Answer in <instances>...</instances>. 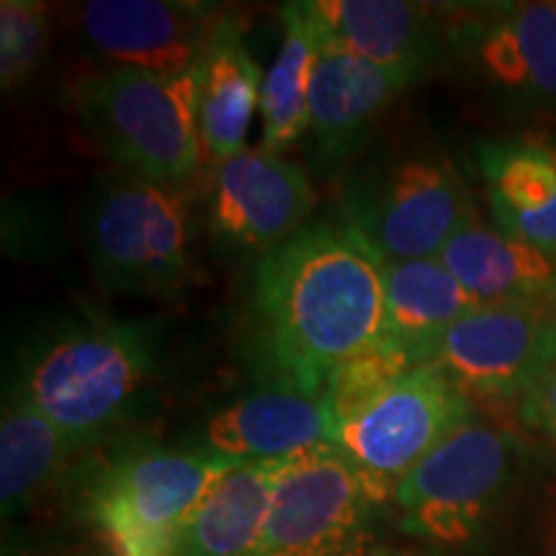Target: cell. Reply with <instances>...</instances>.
Returning <instances> with one entry per match:
<instances>
[{"label": "cell", "instance_id": "obj_1", "mask_svg": "<svg viewBox=\"0 0 556 556\" xmlns=\"http://www.w3.org/2000/svg\"><path fill=\"white\" fill-rule=\"evenodd\" d=\"M255 345L276 389L323 400L338 366L384 336V276L345 222H309L253 270Z\"/></svg>", "mask_w": 556, "mask_h": 556}, {"label": "cell", "instance_id": "obj_2", "mask_svg": "<svg viewBox=\"0 0 556 556\" xmlns=\"http://www.w3.org/2000/svg\"><path fill=\"white\" fill-rule=\"evenodd\" d=\"M155 361L148 325L88 312L39 338L11 387L83 448L135 409Z\"/></svg>", "mask_w": 556, "mask_h": 556}, {"label": "cell", "instance_id": "obj_3", "mask_svg": "<svg viewBox=\"0 0 556 556\" xmlns=\"http://www.w3.org/2000/svg\"><path fill=\"white\" fill-rule=\"evenodd\" d=\"M83 250L109 294L178 296L204 281L186 189L111 170L83 206Z\"/></svg>", "mask_w": 556, "mask_h": 556}, {"label": "cell", "instance_id": "obj_4", "mask_svg": "<svg viewBox=\"0 0 556 556\" xmlns=\"http://www.w3.org/2000/svg\"><path fill=\"white\" fill-rule=\"evenodd\" d=\"M201 62L180 75L103 65L75 83L80 127L116 170L176 189L199 176Z\"/></svg>", "mask_w": 556, "mask_h": 556}, {"label": "cell", "instance_id": "obj_5", "mask_svg": "<svg viewBox=\"0 0 556 556\" xmlns=\"http://www.w3.org/2000/svg\"><path fill=\"white\" fill-rule=\"evenodd\" d=\"M523 446L482 417L458 428L394 490L402 533L435 548H464L495 518L516 482Z\"/></svg>", "mask_w": 556, "mask_h": 556}, {"label": "cell", "instance_id": "obj_6", "mask_svg": "<svg viewBox=\"0 0 556 556\" xmlns=\"http://www.w3.org/2000/svg\"><path fill=\"white\" fill-rule=\"evenodd\" d=\"M343 214L379 263H392L438 258L477 208L446 155L415 150L348 176Z\"/></svg>", "mask_w": 556, "mask_h": 556}, {"label": "cell", "instance_id": "obj_7", "mask_svg": "<svg viewBox=\"0 0 556 556\" xmlns=\"http://www.w3.org/2000/svg\"><path fill=\"white\" fill-rule=\"evenodd\" d=\"M235 464L204 446L129 454L90 490L88 516L111 556H178L193 510Z\"/></svg>", "mask_w": 556, "mask_h": 556}, {"label": "cell", "instance_id": "obj_8", "mask_svg": "<svg viewBox=\"0 0 556 556\" xmlns=\"http://www.w3.org/2000/svg\"><path fill=\"white\" fill-rule=\"evenodd\" d=\"M477 405L435 364L407 371L387 394L332 430L374 505H392L394 490L422 458L477 420Z\"/></svg>", "mask_w": 556, "mask_h": 556}, {"label": "cell", "instance_id": "obj_9", "mask_svg": "<svg viewBox=\"0 0 556 556\" xmlns=\"http://www.w3.org/2000/svg\"><path fill=\"white\" fill-rule=\"evenodd\" d=\"M433 364L471 402H520L556 366V307L479 304L435 348Z\"/></svg>", "mask_w": 556, "mask_h": 556}, {"label": "cell", "instance_id": "obj_10", "mask_svg": "<svg viewBox=\"0 0 556 556\" xmlns=\"http://www.w3.org/2000/svg\"><path fill=\"white\" fill-rule=\"evenodd\" d=\"M374 507L353 464L325 443L296 456L253 556H366Z\"/></svg>", "mask_w": 556, "mask_h": 556}, {"label": "cell", "instance_id": "obj_11", "mask_svg": "<svg viewBox=\"0 0 556 556\" xmlns=\"http://www.w3.org/2000/svg\"><path fill=\"white\" fill-rule=\"evenodd\" d=\"M317 193L294 160L258 148L212 165L208 225L235 250L266 255L312 222Z\"/></svg>", "mask_w": 556, "mask_h": 556}, {"label": "cell", "instance_id": "obj_12", "mask_svg": "<svg viewBox=\"0 0 556 556\" xmlns=\"http://www.w3.org/2000/svg\"><path fill=\"white\" fill-rule=\"evenodd\" d=\"M317 26L319 45L309 90L307 152L319 178L340 184L356 168L381 116L402 90L384 70L348 50L319 21Z\"/></svg>", "mask_w": 556, "mask_h": 556}, {"label": "cell", "instance_id": "obj_13", "mask_svg": "<svg viewBox=\"0 0 556 556\" xmlns=\"http://www.w3.org/2000/svg\"><path fill=\"white\" fill-rule=\"evenodd\" d=\"M222 18L217 5L184 0H88L75 9L83 45L96 58L165 75L197 67Z\"/></svg>", "mask_w": 556, "mask_h": 556}, {"label": "cell", "instance_id": "obj_14", "mask_svg": "<svg viewBox=\"0 0 556 556\" xmlns=\"http://www.w3.org/2000/svg\"><path fill=\"white\" fill-rule=\"evenodd\" d=\"M471 73L520 111L556 114V3H513L458 29Z\"/></svg>", "mask_w": 556, "mask_h": 556}, {"label": "cell", "instance_id": "obj_15", "mask_svg": "<svg viewBox=\"0 0 556 556\" xmlns=\"http://www.w3.org/2000/svg\"><path fill=\"white\" fill-rule=\"evenodd\" d=\"M309 11L348 50L407 90L435 67L443 26L435 11L407 0H307Z\"/></svg>", "mask_w": 556, "mask_h": 556}, {"label": "cell", "instance_id": "obj_16", "mask_svg": "<svg viewBox=\"0 0 556 556\" xmlns=\"http://www.w3.org/2000/svg\"><path fill=\"white\" fill-rule=\"evenodd\" d=\"M492 225L556 258V144L486 139L477 144Z\"/></svg>", "mask_w": 556, "mask_h": 556}, {"label": "cell", "instance_id": "obj_17", "mask_svg": "<svg viewBox=\"0 0 556 556\" xmlns=\"http://www.w3.org/2000/svg\"><path fill=\"white\" fill-rule=\"evenodd\" d=\"M325 443H332L328 407L289 389L240 397L204 428V448L240 464L294 458Z\"/></svg>", "mask_w": 556, "mask_h": 556}, {"label": "cell", "instance_id": "obj_18", "mask_svg": "<svg viewBox=\"0 0 556 556\" xmlns=\"http://www.w3.org/2000/svg\"><path fill=\"white\" fill-rule=\"evenodd\" d=\"M438 261L479 304L552 302L556 294V258L544 250L484 225L475 214Z\"/></svg>", "mask_w": 556, "mask_h": 556}, {"label": "cell", "instance_id": "obj_19", "mask_svg": "<svg viewBox=\"0 0 556 556\" xmlns=\"http://www.w3.org/2000/svg\"><path fill=\"white\" fill-rule=\"evenodd\" d=\"M384 276V336L415 366L433 364L441 338L479 307L438 258L381 263Z\"/></svg>", "mask_w": 556, "mask_h": 556}, {"label": "cell", "instance_id": "obj_20", "mask_svg": "<svg viewBox=\"0 0 556 556\" xmlns=\"http://www.w3.org/2000/svg\"><path fill=\"white\" fill-rule=\"evenodd\" d=\"M294 462L296 456L227 469L193 510L178 556H253Z\"/></svg>", "mask_w": 556, "mask_h": 556}, {"label": "cell", "instance_id": "obj_21", "mask_svg": "<svg viewBox=\"0 0 556 556\" xmlns=\"http://www.w3.org/2000/svg\"><path fill=\"white\" fill-rule=\"evenodd\" d=\"M263 78L266 73L248 50L240 18L225 13L201 62L199 122L212 165L225 163L248 148L250 124L261 114Z\"/></svg>", "mask_w": 556, "mask_h": 556}, {"label": "cell", "instance_id": "obj_22", "mask_svg": "<svg viewBox=\"0 0 556 556\" xmlns=\"http://www.w3.org/2000/svg\"><path fill=\"white\" fill-rule=\"evenodd\" d=\"M281 47L261 90V148L276 155L307 139L319 26L307 0L281 5Z\"/></svg>", "mask_w": 556, "mask_h": 556}, {"label": "cell", "instance_id": "obj_23", "mask_svg": "<svg viewBox=\"0 0 556 556\" xmlns=\"http://www.w3.org/2000/svg\"><path fill=\"white\" fill-rule=\"evenodd\" d=\"M80 446L41 415L24 394L9 389L0 413V503L16 516L50 486Z\"/></svg>", "mask_w": 556, "mask_h": 556}, {"label": "cell", "instance_id": "obj_24", "mask_svg": "<svg viewBox=\"0 0 556 556\" xmlns=\"http://www.w3.org/2000/svg\"><path fill=\"white\" fill-rule=\"evenodd\" d=\"M417 368L405 353L379 340L358 356L336 368L325 387L323 405L328 407L332 430L371 407L381 394H387L407 371Z\"/></svg>", "mask_w": 556, "mask_h": 556}, {"label": "cell", "instance_id": "obj_25", "mask_svg": "<svg viewBox=\"0 0 556 556\" xmlns=\"http://www.w3.org/2000/svg\"><path fill=\"white\" fill-rule=\"evenodd\" d=\"M50 50V5L41 0L0 3V88H24Z\"/></svg>", "mask_w": 556, "mask_h": 556}, {"label": "cell", "instance_id": "obj_26", "mask_svg": "<svg viewBox=\"0 0 556 556\" xmlns=\"http://www.w3.org/2000/svg\"><path fill=\"white\" fill-rule=\"evenodd\" d=\"M516 413L520 426L556 446V366L520 397Z\"/></svg>", "mask_w": 556, "mask_h": 556}, {"label": "cell", "instance_id": "obj_27", "mask_svg": "<svg viewBox=\"0 0 556 556\" xmlns=\"http://www.w3.org/2000/svg\"><path fill=\"white\" fill-rule=\"evenodd\" d=\"M366 556H417L413 552H402V548H389V546H381V548H371Z\"/></svg>", "mask_w": 556, "mask_h": 556}, {"label": "cell", "instance_id": "obj_28", "mask_svg": "<svg viewBox=\"0 0 556 556\" xmlns=\"http://www.w3.org/2000/svg\"><path fill=\"white\" fill-rule=\"evenodd\" d=\"M552 304H554V307H556V294H554V299H552Z\"/></svg>", "mask_w": 556, "mask_h": 556}]
</instances>
